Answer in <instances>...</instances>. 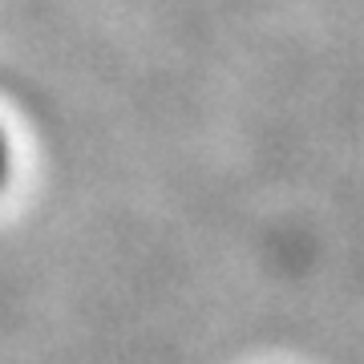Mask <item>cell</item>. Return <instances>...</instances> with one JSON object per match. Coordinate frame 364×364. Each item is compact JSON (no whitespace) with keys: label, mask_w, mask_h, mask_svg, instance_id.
I'll return each instance as SVG.
<instances>
[{"label":"cell","mask_w":364,"mask_h":364,"mask_svg":"<svg viewBox=\"0 0 364 364\" xmlns=\"http://www.w3.org/2000/svg\"><path fill=\"white\" fill-rule=\"evenodd\" d=\"M9 170H13V154H9V138H4V130H0V186H4V178H9Z\"/></svg>","instance_id":"obj_1"}]
</instances>
